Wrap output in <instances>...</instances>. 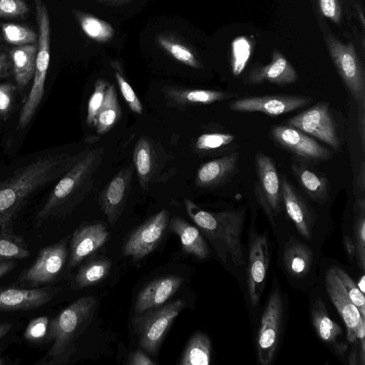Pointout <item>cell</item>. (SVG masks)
<instances>
[{
  "label": "cell",
  "instance_id": "cell-5",
  "mask_svg": "<svg viewBox=\"0 0 365 365\" xmlns=\"http://www.w3.org/2000/svg\"><path fill=\"white\" fill-rule=\"evenodd\" d=\"M284 303L280 287L273 284L262 313L256 339L257 356L262 365L270 364L279 345Z\"/></svg>",
  "mask_w": 365,
  "mask_h": 365
},
{
  "label": "cell",
  "instance_id": "cell-13",
  "mask_svg": "<svg viewBox=\"0 0 365 365\" xmlns=\"http://www.w3.org/2000/svg\"><path fill=\"white\" fill-rule=\"evenodd\" d=\"M269 262L268 240L264 234H255L250 242L247 291L253 307L257 306L263 293Z\"/></svg>",
  "mask_w": 365,
  "mask_h": 365
},
{
  "label": "cell",
  "instance_id": "cell-31",
  "mask_svg": "<svg viewBox=\"0 0 365 365\" xmlns=\"http://www.w3.org/2000/svg\"><path fill=\"white\" fill-rule=\"evenodd\" d=\"M111 262L105 258L89 261L83 265L73 278V288L81 289L93 286L103 281L111 269Z\"/></svg>",
  "mask_w": 365,
  "mask_h": 365
},
{
  "label": "cell",
  "instance_id": "cell-45",
  "mask_svg": "<svg viewBox=\"0 0 365 365\" xmlns=\"http://www.w3.org/2000/svg\"><path fill=\"white\" fill-rule=\"evenodd\" d=\"M17 86L13 83H0V115L6 116L11 108Z\"/></svg>",
  "mask_w": 365,
  "mask_h": 365
},
{
  "label": "cell",
  "instance_id": "cell-17",
  "mask_svg": "<svg viewBox=\"0 0 365 365\" xmlns=\"http://www.w3.org/2000/svg\"><path fill=\"white\" fill-rule=\"evenodd\" d=\"M325 287L330 299L344 322L347 340L355 343L356 330L361 316L332 267L326 272Z\"/></svg>",
  "mask_w": 365,
  "mask_h": 365
},
{
  "label": "cell",
  "instance_id": "cell-7",
  "mask_svg": "<svg viewBox=\"0 0 365 365\" xmlns=\"http://www.w3.org/2000/svg\"><path fill=\"white\" fill-rule=\"evenodd\" d=\"M66 237L42 247L34 261L23 270L17 280L19 286L36 288L52 283L62 272L68 255Z\"/></svg>",
  "mask_w": 365,
  "mask_h": 365
},
{
  "label": "cell",
  "instance_id": "cell-47",
  "mask_svg": "<svg viewBox=\"0 0 365 365\" xmlns=\"http://www.w3.org/2000/svg\"><path fill=\"white\" fill-rule=\"evenodd\" d=\"M358 129L362 150H365V99L358 103Z\"/></svg>",
  "mask_w": 365,
  "mask_h": 365
},
{
  "label": "cell",
  "instance_id": "cell-16",
  "mask_svg": "<svg viewBox=\"0 0 365 365\" xmlns=\"http://www.w3.org/2000/svg\"><path fill=\"white\" fill-rule=\"evenodd\" d=\"M108 231L101 222L81 225L73 233L68 269H72L107 241Z\"/></svg>",
  "mask_w": 365,
  "mask_h": 365
},
{
  "label": "cell",
  "instance_id": "cell-14",
  "mask_svg": "<svg viewBox=\"0 0 365 365\" xmlns=\"http://www.w3.org/2000/svg\"><path fill=\"white\" fill-rule=\"evenodd\" d=\"M61 290L58 287L36 288H0V312L26 311L38 309L52 300Z\"/></svg>",
  "mask_w": 365,
  "mask_h": 365
},
{
  "label": "cell",
  "instance_id": "cell-51",
  "mask_svg": "<svg viewBox=\"0 0 365 365\" xmlns=\"http://www.w3.org/2000/svg\"><path fill=\"white\" fill-rule=\"evenodd\" d=\"M16 266L14 259L0 260V279L9 273Z\"/></svg>",
  "mask_w": 365,
  "mask_h": 365
},
{
  "label": "cell",
  "instance_id": "cell-15",
  "mask_svg": "<svg viewBox=\"0 0 365 365\" xmlns=\"http://www.w3.org/2000/svg\"><path fill=\"white\" fill-rule=\"evenodd\" d=\"M133 168H122L103 187L99 204L110 226H114L125 206L131 187Z\"/></svg>",
  "mask_w": 365,
  "mask_h": 365
},
{
  "label": "cell",
  "instance_id": "cell-46",
  "mask_svg": "<svg viewBox=\"0 0 365 365\" xmlns=\"http://www.w3.org/2000/svg\"><path fill=\"white\" fill-rule=\"evenodd\" d=\"M322 14L334 24H339L341 9L339 0H317Z\"/></svg>",
  "mask_w": 365,
  "mask_h": 365
},
{
  "label": "cell",
  "instance_id": "cell-20",
  "mask_svg": "<svg viewBox=\"0 0 365 365\" xmlns=\"http://www.w3.org/2000/svg\"><path fill=\"white\" fill-rule=\"evenodd\" d=\"M182 282L181 277L168 276L149 283L138 295L134 307L135 314L163 305L178 291Z\"/></svg>",
  "mask_w": 365,
  "mask_h": 365
},
{
  "label": "cell",
  "instance_id": "cell-37",
  "mask_svg": "<svg viewBox=\"0 0 365 365\" xmlns=\"http://www.w3.org/2000/svg\"><path fill=\"white\" fill-rule=\"evenodd\" d=\"M1 29L4 39L15 46L36 42V34L29 27L12 23H6L2 25Z\"/></svg>",
  "mask_w": 365,
  "mask_h": 365
},
{
  "label": "cell",
  "instance_id": "cell-41",
  "mask_svg": "<svg viewBox=\"0 0 365 365\" xmlns=\"http://www.w3.org/2000/svg\"><path fill=\"white\" fill-rule=\"evenodd\" d=\"M113 67L115 71V80L126 103L133 112L138 115H142L143 110L142 103L133 88L124 78L119 64L117 62L113 63Z\"/></svg>",
  "mask_w": 365,
  "mask_h": 365
},
{
  "label": "cell",
  "instance_id": "cell-43",
  "mask_svg": "<svg viewBox=\"0 0 365 365\" xmlns=\"http://www.w3.org/2000/svg\"><path fill=\"white\" fill-rule=\"evenodd\" d=\"M109 83L99 79L96 82L94 91L88 103L86 123L91 127H95L96 117L104 101L106 91Z\"/></svg>",
  "mask_w": 365,
  "mask_h": 365
},
{
  "label": "cell",
  "instance_id": "cell-35",
  "mask_svg": "<svg viewBox=\"0 0 365 365\" xmlns=\"http://www.w3.org/2000/svg\"><path fill=\"white\" fill-rule=\"evenodd\" d=\"M159 45L178 61L195 68H202V65L190 48L175 38L160 36L158 38Z\"/></svg>",
  "mask_w": 365,
  "mask_h": 365
},
{
  "label": "cell",
  "instance_id": "cell-24",
  "mask_svg": "<svg viewBox=\"0 0 365 365\" xmlns=\"http://www.w3.org/2000/svg\"><path fill=\"white\" fill-rule=\"evenodd\" d=\"M37 44L31 43L16 46L9 52L14 74L17 88L21 93L34 77L36 65Z\"/></svg>",
  "mask_w": 365,
  "mask_h": 365
},
{
  "label": "cell",
  "instance_id": "cell-22",
  "mask_svg": "<svg viewBox=\"0 0 365 365\" xmlns=\"http://www.w3.org/2000/svg\"><path fill=\"white\" fill-rule=\"evenodd\" d=\"M239 153L233 152L205 163L198 169L195 184L202 188H213L228 181L237 170Z\"/></svg>",
  "mask_w": 365,
  "mask_h": 365
},
{
  "label": "cell",
  "instance_id": "cell-54",
  "mask_svg": "<svg viewBox=\"0 0 365 365\" xmlns=\"http://www.w3.org/2000/svg\"><path fill=\"white\" fill-rule=\"evenodd\" d=\"M360 291L364 294L365 292V277L364 275L362 274L359 283L356 284Z\"/></svg>",
  "mask_w": 365,
  "mask_h": 365
},
{
  "label": "cell",
  "instance_id": "cell-56",
  "mask_svg": "<svg viewBox=\"0 0 365 365\" xmlns=\"http://www.w3.org/2000/svg\"><path fill=\"white\" fill-rule=\"evenodd\" d=\"M115 1H116V0H115ZM117 1H128V0H117Z\"/></svg>",
  "mask_w": 365,
  "mask_h": 365
},
{
  "label": "cell",
  "instance_id": "cell-1",
  "mask_svg": "<svg viewBox=\"0 0 365 365\" xmlns=\"http://www.w3.org/2000/svg\"><path fill=\"white\" fill-rule=\"evenodd\" d=\"M49 153L34 160L0 182V231L14 232V220L29 197L41 187L61 178L82 157Z\"/></svg>",
  "mask_w": 365,
  "mask_h": 365
},
{
  "label": "cell",
  "instance_id": "cell-28",
  "mask_svg": "<svg viewBox=\"0 0 365 365\" xmlns=\"http://www.w3.org/2000/svg\"><path fill=\"white\" fill-rule=\"evenodd\" d=\"M282 260L287 272L294 277H304L309 271L312 252L305 244L299 242L289 243L284 250Z\"/></svg>",
  "mask_w": 365,
  "mask_h": 365
},
{
  "label": "cell",
  "instance_id": "cell-6",
  "mask_svg": "<svg viewBox=\"0 0 365 365\" xmlns=\"http://www.w3.org/2000/svg\"><path fill=\"white\" fill-rule=\"evenodd\" d=\"M243 223V210L216 212L210 227L204 232L218 245L222 260L226 262L227 258H230L235 266L244 263L241 239Z\"/></svg>",
  "mask_w": 365,
  "mask_h": 365
},
{
  "label": "cell",
  "instance_id": "cell-30",
  "mask_svg": "<svg viewBox=\"0 0 365 365\" xmlns=\"http://www.w3.org/2000/svg\"><path fill=\"white\" fill-rule=\"evenodd\" d=\"M122 116L118 96L113 84H109L104 101L96 117L95 128L96 133L102 135L108 133Z\"/></svg>",
  "mask_w": 365,
  "mask_h": 365
},
{
  "label": "cell",
  "instance_id": "cell-32",
  "mask_svg": "<svg viewBox=\"0 0 365 365\" xmlns=\"http://www.w3.org/2000/svg\"><path fill=\"white\" fill-rule=\"evenodd\" d=\"M211 343L209 337L201 332L195 333L190 339L180 364L207 365L210 362Z\"/></svg>",
  "mask_w": 365,
  "mask_h": 365
},
{
  "label": "cell",
  "instance_id": "cell-52",
  "mask_svg": "<svg viewBox=\"0 0 365 365\" xmlns=\"http://www.w3.org/2000/svg\"><path fill=\"white\" fill-rule=\"evenodd\" d=\"M356 184L361 192L365 190V163L363 160L361 163L358 176L356 180Z\"/></svg>",
  "mask_w": 365,
  "mask_h": 365
},
{
  "label": "cell",
  "instance_id": "cell-55",
  "mask_svg": "<svg viewBox=\"0 0 365 365\" xmlns=\"http://www.w3.org/2000/svg\"><path fill=\"white\" fill-rule=\"evenodd\" d=\"M5 361L4 359H3V357L1 356V349H0V365H4L5 364Z\"/></svg>",
  "mask_w": 365,
  "mask_h": 365
},
{
  "label": "cell",
  "instance_id": "cell-49",
  "mask_svg": "<svg viewBox=\"0 0 365 365\" xmlns=\"http://www.w3.org/2000/svg\"><path fill=\"white\" fill-rule=\"evenodd\" d=\"M12 73V67L10 58L0 50V78L9 76Z\"/></svg>",
  "mask_w": 365,
  "mask_h": 365
},
{
  "label": "cell",
  "instance_id": "cell-21",
  "mask_svg": "<svg viewBox=\"0 0 365 365\" xmlns=\"http://www.w3.org/2000/svg\"><path fill=\"white\" fill-rule=\"evenodd\" d=\"M281 192L282 203L287 215L300 235L310 240L313 220L312 213L304 200L284 176L281 180Z\"/></svg>",
  "mask_w": 365,
  "mask_h": 365
},
{
  "label": "cell",
  "instance_id": "cell-23",
  "mask_svg": "<svg viewBox=\"0 0 365 365\" xmlns=\"http://www.w3.org/2000/svg\"><path fill=\"white\" fill-rule=\"evenodd\" d=\"M163 92L168 103L175 106L195 104L207 105L217 101L235 99L240 96L236 93L202 89H183L175 87L165 88Z\"/></svg>",
  "mask_w": 365,
  "mask_h": 365
},
{
  "label": "cell",
  "instance_id": "cell-27",
  "mask_svg": "<svg viewBox=\"0 0 365 365\" xmlns=\"http://www.w3.org/2000/svg\"><path fill=\"white\" fill-rule=\"evenodd\" d=\"M292 170L302 189L313 201L324 204L329 200V184L327 178L302 163H293Z\"/></svg>",
  "mask_w": 365,
  "mask_h": 365
},
{
  "label": "cell",
  "instance_id": "cell-48",
  "mask_svg": "<svg viewBox=\"0 0 365 365\" xmlns=\"http://www.w3.org/2000/svg\"><path fill=\"white\" fill-rule=\"evenodd\" d=\"M128 364L130 365H155L156 363L153 361L150 357L148 356L141 350H137L133 353L128 361Z\"/></svg>",
  "mask_w": 365,
  "mask_h": 365
},
{
  "label": "cell",
  "instance_id": "cell-18",
  "mask_svg": "<svg viewBox=\"0 0 365 365\" xmlns=\"http://www.w3.org/2000/svg\"><path fill=\"white\" fill-rule=\"evenodd\" d=\"M258 185L275 217L282 211L281 180L273 160L258 152L255 157Z\"/></svg>",
  "mask_w": 365,
  "mask_h": 365
},
{
  "label": "cell",
  "instance_id": "cell-33",
  "mask_svg": "<svg viewBox=\"0 0 365 365\" xmlns=\"http://www.w3.org/2000/svg\"><path fill=\"white\" fill-rule=\"evenodd\" d=\"M353 240L356 247V259L362 273L365 269V199L357 197L354 205Z\"/></svg>",
  "mask_w": 365,
  "mask_h": 365
},
{
  "label": "cell",
  "instance_id": "cell-29",
  "mask_svg": "<svg viewBox=\"0 0 365 365\" xmlns=\"http://www.w3.org/2000/svg\"><path fill=\"white\" fill-rule=\"evenodd\" d=\"M153 153L150 140L146 137L140 138L133 150V163L140 185L143 190L148 188L153 173Z\"/></svg>",
  "mask_w": 365,
  "mask_h": 365
},
{
  "label": "cell",
  "instance_id": "cell-12",
  "mask_svg": "<svg viewBox=\"0 0 365 365\" xmlns=\"http://www.w3.org/2000/svg\"><path fill=\"white\" fill-rule=\"evenodd\" d=\"M312 101V98L304 96L274 95L236 98L228 106L236 112H260L275 116L302 108Z\"/></svg>",
  "mask_w": 365,
  "mask_h": 365
},
{
  "label": "cell",
  "instance_id": "cell-9",
  "mask_svg": "<svg viewBox=\"0 0 365 365\" xmlns=\"http://www.w3.org/2000/svg\"><path fill=\"white\" fill-rule=\"evenodd\" d=\"M288 125L312 135L331 148H340L339 138L329 110V104L321 102L287 120Z\"/></svg>",
  "mask_w": 365,
  "mask_h": 365
},
{
  "label": "cell",
  "instance_id": "cell-8",
  "mask_svg": "<svg viewBox=\"0 0 365 365\" xmlns=\"http://www.w3.org/2000/svg\"><path fill=\"white\" fill-rule=\"evenodd\" d=\"M325 41L331 58L354 99H365V75L354 46L344 43L333 34H326Z\"/></svg>",
  "mask_w": 365,
  "mask_h": 365
},
{
  "label": "cell",
  "instance_id": "cell-4",
  "mask_svg": "<svg viewBox=\"0 0 365 365\" xmlns=\"http://www.w3.org/2000/svg\"><path fill=\"white\" fill-rule=\"evenodd\" d=\"M185 304L184 300L177 299L136 314L133 318V326L143 349L151 355H156L165 334Z\"/></svg>",
  "mask_w": 365,
  "mask_h": 365
},
{
  "label": "cell",
  "instance_id": "cell-44",
  "mask_svg": "<svg viewBox=\"0 0 365 365\" xmlns=\"http://www.w3.org/2000/svg\"><path fill=\"white\" fill-rule=\"evenodd\" d=\"M29 7L24 0H0V17L16 18L26 15Z\"/></svg>",
  "mask_w": 365,
  "mask_h": 365
},
{
  "label": "cell",
  "instance_id": "cell-19",
  "mask_svg": "<svg viewBox=\"0 0 365 365\" xmlns=\"http://www.w3.org/2000/svg\"><path fill=\"white\" fill-rule=\"evenodd\" d=\"M298 75L289 61L278 51L272 53L271 62L255 66L246 76L245 83L259 85L264 82L285 86L295 83Z\"/></svg>",
  "mask_w": 365,
  "mask_h": 365
},
{
  "label": "cell",
  "instance_id": "cell-42",
  "mask_svg": "<svg viewBox=\"0 0 365 365\" xmlns=\"http://www.w3.org/2000/svg\"><path fill=\"white\" fill-rule=\"evenodd\" d=\"M51 319L41 316L32 319L28 324L24 333V339L32 344H40L46 341Z\"/></svg>",
  "mask_w": 365,
  "mask_h": 365
},
{
  "label": "cell",
  "instance_id": "cell-36",
  "mask_svg": "<svg viewBox=\"0 0 365 365\" xmlns=\"http://www.w3.org/2000/svg\"><path fill=\"white\" fill-rule=\"evenodd\" d=\"M77 17L83 31L89 38L98 42H106L113 37L114 30L107 22L80 12Z\"/></svg>",
  "mask_w": 365,
  "mask_h": 365
},
{
  "label": "cell",
  "instance_id": "cell-26",
  "mask_svg": "<svg viewBox=\"0 0 365 365\" xmlns=\"http://www.w3.org/2000/svg\"><path fill=\"white\" fill-rule=\"evenodd\" d=\"M170 229L179 237L185 253L201 259L209 256L210 250L207 243L196 227L176 216L170 221Z\"/></svg>",
  "mask_w": 365,
  "mask_h": 365
},
{
  "label": "cell",
  "instance_id": "cell-40",
  "mask_svg": "<svg viewBox=\"0 0 365 365\" xmlns=\"http://www.w3.org/2000/svg\"><path fill=\"white\" fill-rule=\"evenodd\" d=\"M332 269L345 288L350 299L359 309L361 317L365 319L364 294L360 291L356 284L344 269L336 266Z\"/></svg>",
  "mask_w": 365,
  "mask_h": 365
},
{
  "label": "cell",
  "instance_id": "cell-34",
  "mask_svg": "<svg viewBox=\"0 0 365 365\" xmlns=\"http://www.w3.org/2000/svg\"><path fill=\"white\" fill-rule=\"evenodd\" d=\"M30 255L28 245L21 236L0 231V260L25 259Z\"/></svg>",
  "mask_w": 365,
  "mask_h": 365
},
{
  "label": "cell",
  "instance_id": "cell-53",
  "mask_svg": "<svg viewBox=\"0 0 365 365\" xmlns=\"http://www.w3.org/2000/svg\"><path fill=\"white\" fill-rule=\"evenodd\" d=\"M12 327V324L0 322V339L3 338Z\"/></svg>",
  "mask_w": 365,
  "mask_h": 365
},
{
  "label": "cell",
  "instance_id": "cell-39",
  "mask_svg": "<svg viewBox=\"0 0 365 365\" xmlns=\"http://www.w3.org/2000/svg\"><path fill=\"white\" fill-rule=\"evenodd\" d=\"M235 140V136L230 133H204L197 138L195 147L201 152L215 151L228 146Z\"/></svg>",
  "mask_w": 365,
  "mask_h": 365
},
{
  "label": "cell",
  "instance_id": "cell-11",
  "mask_svg": "<svg viewBox=\"0 0 365 365\" xmlns=\"http://www.w3.org/2000/svg\"><path fill=\"white\" fill-rule=\"evenodd\" d=\"M169 212L162 210L141 225L125 242L123 253L137 261L152 252L163 240Z\"/></svg>",
  "mask_w": 365,
  "mask_h": 365
},
{
  "label": "cell",
  "instance_id": "cell-38",
  "mask_svg": "<svg viewBox=\"0 0 365 365\" xmlns=\"http://www.w3.org/2000/svg\"><path fill=\"white\" fill-rule=\"evenodd\" d=\"M252 45L245 37L235 38L232 43V71L235 76L240 75L250 57Z\"/></svg>",
  "mask_w": 365,
  "mask_h": 365
},
{
  "label": "cell",
  "instance_id": "cell-10",
  "mask_svg": "<svg viewBox=\"0 0 365 365\" xmlns=\"http://www.w3.org/2000/svg\"><path fill=\"white\" fill-rule=\"evenodd\" d=\"M270 136L282 148L302 159L321 162L332 157L329 150L294 127L274 125L270 130Z\"/></svg>",
  "mask_w": 365,
  "mask_h": 365
},
{
  "label": "cell",
  "instance_id": "cell-2",
  "mask_svg": "<svg viewBox=\"0 0 365 365\" xmlns=\"http://www.w3.org/2000/svg\"><path fill=\"white\" fill-rule=\"evenodd\" d=\"M102 148L86 149L77 163L58 180L37 213L38 226L49 218L66 215L93 188L94 177L103 160Z\"/></svg>",
  "mask_w": 365,
  "mask_h": 365
},
{
  "label": "cell",
  "instance_id": "cell-50",
  "mask_svg": "<svg viewBox=\"0 0 365 365\" xmlns=\"http://www.w3.org/2000/svg\"><path fill=\"white\" fill-rule=\"evenodd\" d=\"M343 245L347 259L351 262L356 259V247L353 238L349 235H344Z\"/></svg>",
  "mask_w": 365,
  "mask_h": 365
},
{
  "label": "cell",
  "instance_id": "cell-25",
  "mask_svg": "<svg viewBox=\"0 0 365 365\" xmlns=\"http://www.w3.org/2000/svg\"><path fill=\"white\" fill-rule=\"evenodd\" d=\"M311 319L318 336L324 342L332 344L337 354L342 355L347 349L344 344H337L342 334L341 327L329 317L326 307L320 298L314 300L311 309Z\"/></svg>",
  "mask_w": 365,
  "mask_h": 365
},
{
  "label": "cell",
  "instance_id": "cell-3",
  "mask_svg": "<svg viewBox=\"0 0 365 365\" xmlns=\"http://www.w3.org/2000/svg\"><path fill=\"white\" fill-rule=\"evenodd\" d=\"M97 304L95 297H81L50 320L47 342L51 345L40 364H66L76 351V342L89 324Z\"/></svg>",
  "mask_w": 365,
  "mask_h": 365
}]
</instances>
